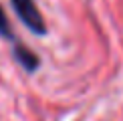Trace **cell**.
Returning <instances> with one entry per match:
<instances>
[{"label":"cell","instance_id":"2","mask_svg":"<svg viewBox=\"0 0 123 121\" xmlns=\"http://www.w3.org/2000/svg\"><path fill=\"white\" fill-rule=\"evenodd\" d=\"M12 54H14V59L18 60V65L22 69H26L28 73H34V71L40 67V59L30 48L22 47L18 40H14V42H12Z\"/></svg>","mask_w":123,"mask_h":121},{"label":"cell","instance_id":"3","mask_svg":"<svg viewBox=\"0 0 123 121\" xmlns=\"http://www.w3.org/2000/svg\"><path fill=\"white\" fill-rule=\"evenodd\" d=\"M0 38L8 40V42H14V40H16V36H14V32H12V26H10V22H8V16L2 10V6H0Z\"/></svg>","mask_w":123,"mask_h":121},{"label":"cell","instance_id":"1","mask_svg":"<svg viewBox=\"0 0 123 121\" xmlns=\"http://www.w3.org/2000/svg\"><path fill=\"white\" fill-rule=\"evenodd\" d=\"M16 16L22 20V24L34 34H47V24H44L43 14L38 12L34 0H10Z\"/></svg>","mask_w":123,"mask_h":121}]
</instances>
